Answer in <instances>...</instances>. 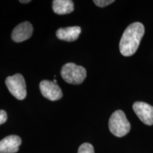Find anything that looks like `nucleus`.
Instances as JSON below:
<instances>
[{"label":"nucleus","instance_id":"nucleus-1","mask_svg":"<svg viewBox=\"0 0 153 153\" xmlns=\"http://www.w3.org/2000/svg\"><path fill=\"white\" fill-rule=\"evenodd\" d=\"M144 33L145 27L141 23L135 22L129 25L124 30L120 38L119 43L120 53L126 57L135 54Z\"/></svg>","mask_w":153,"mask_h":153},{"label":"nucleus","instance_id":"nucleus-11","mask_svg":"<svg viewBox=\"0 0 153 153\" xmlns=\"http://www.w3.org/2000/svg\"><path fill=\"white\" fill-rule=\"evenodd\" d=\"M77 153H94V150L91 144L84 143L80 145Z\"/></svg>","mask_w":153,"mask_h":153},{"label":"nucleus","instance_id":"nucleus-14","mask_svg":"<svg viewBox=\"0 0 153 153\" xmlns=\"http://www.w3.org/2000/svg\"><path fill=\"white\" fill-rule=\"evenodd\" d=\"M21 3H23V4H26V3H29L30 2V0H26V1H23V0H22V1H20Z\"/></svg>","mask_w":153,"mask_h":153},{"label":"nucleus","instance_id":"nucleus-6","mask_svg":"<svg viewBox=\"0 0 153 153\" xmlns=\"http://www.w3.org/2000/svg\"><path fill=\"white\" fill-rule=\"evenodd\" d=\"M40 90L45 98L51 101H57L62 97L60 87L54 82L43 80L40 83Z\"/></svg>","mask_w":153,"mask_h":153},{"label":"nucleus","instance_id":"nucleus-4","mask_svg":"<svg viewBox=\"0 0 153 153\" xmlns=\"http://www.w3.org/2000/svg\"><path fill=\"white\" fill-rule=\"evenodd\" d=\"M6 85L15 98L24 100L26 97V85L25 79L21 74L9 76L6 79Z\"/></svg>","mask_w":153,"mask_h":153},{"label":"nucleus","instance_id":"nucleus-9","mask_svg":"<svg viewBox=\"0 0 153 153\" xmlns=\"http://www.w3.org/2000/svg\"><path fill=\"white\" fill-rule=\"evenodd\" d=\"M81 31L82 29L79 26L61 28L56 31V36L62 41L72 42L76 41L79 38Z\"/></svg>","mask_w":153,"mask_h":153},{"label":"nucleus","instance_id":"nucleus-3","mask_svg":"<svg viewBox=\"0 0 153 153\" xmlns=\"http://www.w3.org/2000/svg\"><path fill=\"white\" fill-rule=\"evenodd\" d=\"M61 76L66 82L72 85H79L85 79L87 71L83 67L69 62L63 65L61 70Z\"/></svg>","mask_w":153,"mask_h":153},{"label":"nucleus","instance_id":"nucleus-8","mask_svg":"<svg viewBox=\"0 0 153 153\" xmlns=\"http://www.w3.org/2000/svg\"><path fill=\"white\" fill-rule=\"evenodd\" d=\"M22 144V139L17 135H11L0 141V153H16Z\"/></svg>","mask_w":153,"mask_h":153},{"label":"nucleus","instance_id":"nucleus-15","mask_svg":"<svg viewBox=\"0 0 153 153\" xmlns=\"http://www.w3.org/2000/svg\"><path fill=\"white\" fill-rule=\"evenodd\" d=\"M53 82H54L55 83H57V80H56V79H54V80H53Z\"/></svg>","mask_w":153,"mask_h":153},{"label":"nucleus","instance_id":"nucleus-7","mask_svg":"<svg viewBox=\"0 0 153 153\" xmlns=\"http://www.w3.org/2000/svg\"><path fill=\"white\" fill-rule=\"evenodd\" d=\"M33 34V26L28 22H23L14 28L11 33V38L16 43L28 39Z\"/></svg>","mask_w":153,"mask_h":153},{"label":"nucleus","instance_id":"nucleus-12","mask_svg":"<svg viewBox=\"0 0 153 153\" xmlns=\"http://www.w3.org/2000/svg\"><path fill=\"white\" fill-rule=\"evenodd\" d=\"M114 1V0H94V3L99 7H105L111 4Z\"/></svg>","mask_w":153,"mask_h":153},{"label":"nucleus","instance_id":"nucleus-13","mask_svg":"<svg viewBox=\"0 0 153 153\" xmlns=\"http://www.w3.org/2000/svg\"><path fill=\"white\" fill-rule=\"evenodd\" d=\"M7 120V114L5 111L0 110V125L4 123Z\"/></svg>","mask_w":153,"mask_h":153},{"label":"nucleus","instance_id":"nucleus-10","mask_svg":"<svg viewBox=\"0 0 153 153\" xmlns=\"http://www.w3.org/2000/svg\"><path fill=\"white\" fill-rule=\"evenodd\" d=\"M53 9L57 14H70L74 11V3L70 0H54L53 1Z\"/></svg>","mask_w":153,"mask_h":153},{"label":"nucleus","instance_id":"nucleus-2","mask_svg":"<svg viewBox=\"0 0 153 153\" xmlns=\"http://www.w3.org/2000/svg\"><path fill=\"white\" fill-rule=\"evenodd\" d=\"M108 127L111 133L118 137L125 136L131 131V123L121 110L113 113L108 121Z\"/></svg>","mask_w":153,"mask_h":153},{"label":"nucleus","instance_id":"nucleus-5","mask_svg":"<svg viewBox=\"0 0 153 153\" xmlns=\"http://www.w3.org/2000/svg\"><path fill=\"white\" fill-rule=\"evenodd\" d=\"M134 112L145 125H153V106L143 101H136L133 105Z\"/></svg>","mask_w":153,"mask_h":153}]
</instances>
